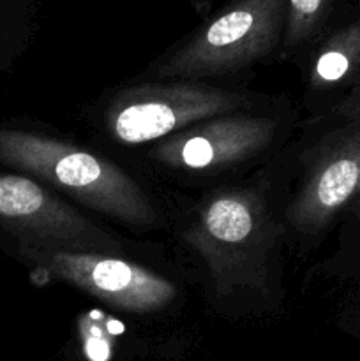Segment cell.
<instances>
[{"instance_id": "1", "label": "cell", "mask_w": 360, "mask_h": 361, "mask_svg": "<svg viewBox=\"0 0 360 361\" xmlns=\"http://www.w3.org/2000/svg\"><path fill=\"white\" fill-rule=\"evenodd\" d=\"M168 233L208 303L226 317L263 316L284 303V229L260 176L196 194H164Z\"/></svg>"}, {"instance_id": "2", "label": "cell", "mask_w": 360, "mask_h": 361, "mask_svg": "<svg viewBox=\"0 0 360 361\" xmlns=\"http://www.w3.org/2000/svg\"><path fill=\"white\" fill-rule=\"evenodd\" d=\"M258 176L288 252L311 256L360 196V87L327 109L300 116Z\"/></svg>"}, {"instance_id": "3", "label": "cell", "mask_w": 360, "mask_h": 361, "mask_svg": "<svg viewBox=\"0 0 360 361\" xmlns=\"http://www.w3.org/2000/svg\"><path fill=\"white\" fill-rule=\"evenodd\" d=\"M0 168L37 180L133 236L168 233L164 194L133 166L30 120L0 122Z\"/></svg>"}, {"instance_id": "4", "label": "cell", "mask_w": 360, "mask_h": 361, "mask_svg": "<svg viewBox=\"0 0 360 361\" xmlns=\"http://www.w3.org/2000/svg\"><path fill=\"white\" fill-rule=\"evenodd\" d=\"M286 95H267L210 116L126 155L148 180L203 190L256 175L284 147L300 120Z\"/></svg>"}, {"instance_id": "5", "label": "cell", "mask_w": 360, "mask_h": 361, "mask_svg": "<svg viewBox=\"0 0 360 361\" xmlns=\"http://www.w3.org/2000/svg\"><path fill=\"white\" fill-rule=\"evenodd\" d=\"M263 97L236 81L133 80L104 92L87 111V122L101 147L124 157Z\"/></svg>"}, {"instance_id": "6", "label": "cell", "mask_w": 360, "mask_h": 361, "mask_svg": "<svg viewBox=\"0 0 360 361\" xmlns=\"http://www.w3.org/2000/svg\"><path fill=\"white\" fill-rule=\"evenodd\" d=\"M53 249L126 254L168 267L161 243L122 235L37 180L0 168V252L21 264L32 254Z\"/></svg>"}, {"instance_id": "7", "label": "cell", "mask_w": 360, "mask_h": 361, "mask_svg": "<svg viewBox=\"0 0 360 361\" xmlns=\"http://www.w3.org/2000/svg\"><path fill=\"white\" fill-rule=\"evenodd\" d=\"M284 21L286 0H228L134 80L235 81L240 73L279 60Z\"/></svg>"}, {"instance_id": "8", "label": "cell", "mask_w": 360, "mask_h": 361, "mask_svg": "<svg viewBox=\"0 0 360 361\" xmlns=\"http://www.w3.org/2000/svg\"><path fill=\"white\" fill-rule=\"evenodd\" d=\"M21 267L35 286L67 284L131 316L168 314L180 309L186 295L180 275L166 274L168 267L145 263L126 254L41 250L28 256Z\"/></svg>"}, {"instance_id": "9", "label": "cell", "mask_w": 360, "mask_h": 361, "mask_svg": "<svg viewBox=\"0 0 360 361\" xmlns=\"http://www.w3.org/2000/svg\"><path fill=\"white\" fill-rule=\"evenodd\" d=\"M302 80L306 115L327 109L360 87V0H352L330 30L293 62Z\"/></svg>"}, {"instance_id": "10", "label": "cell", "mask_w": 360, "mask_h": 361, "mask_svg": "<svg viewBox=\"0 0 360 361\" xmlns=\"http://www.w3.org/2000/svg\"><path fill=\"white\" fill-rule=\"evenodd\" d=\"M352 0H286V21L279 60L295 62L320 41Z\"/></svg>"}, {"instance_id": "11", "label": "cell", "mask_w": 360, "mask_h": 361, "mask_svg": "<svg viewBox=\"0 0 360 361\" xmlns=\"http://www.w3.org/2000/svg\"><path fill=\"white\" fill-rule=\"evenodd\" d=\"M316 271L325 281L360 284V196L339 221L334 254L318 264Z\"/></svg>"}, {"instance_id": "12", "label": "cell", "mask_w": 360, "mask_h": 361, "mask_svg": "<svg viewBox=\"0 0 360 361\" xmlns=\"http://www.w3.org/2000/svg\"><path fill=\"white\" fill-rule=\"evenodd\" d=\"M339 323L349 334L360 337V284L349 293L348 300L339 314Z\"/></svg>"}, {"instance_id": "13", "label": "cell", "mask_w": 360, "mask_h": 361, "mask_svg": "<svg viewBox=\"0 0 360 361\" xmlns=\"http://www.w3.org/2000/svg\"><path fill=\"white\" fill-rule=\"evenodd\" d=\"M4 66V56H2V39H0V69Z\"/></svg>"}]
</instances>
